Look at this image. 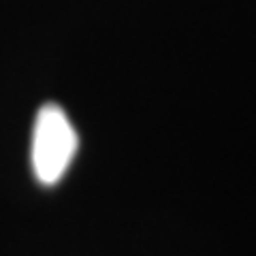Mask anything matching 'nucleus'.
I'll use <instances>...</instances> for the list:
<instances>
[{
    "label": "nucleus",
    "instance_id": "obj_1",
    "mask_svg": "<svg viewBox=\"0 0 256 256\" xmlns=\"http://www.w3.org/2000/svg\"><path fill=\"white\" fill-rule=\"evenodd\" d=\"M79 148L77 130L70 124L64 109L56 102H47L38 109L32 130V171L45 186L58 184L73 162Z\"/></svg>",
    "mask_w": 256,
    "mask_h": 256
}]
</instances>
